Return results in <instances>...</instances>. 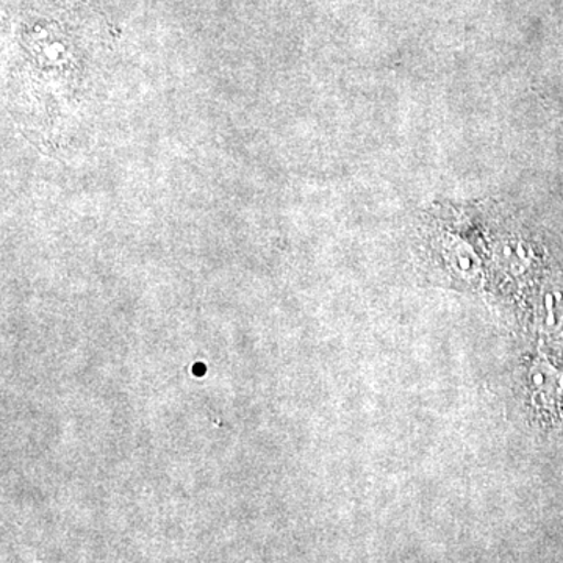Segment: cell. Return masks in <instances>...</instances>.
Instances as JSON below:
<instances>
[{
	"label": "cell",
	"instance_id": "1",
	"mask_svg": "<svg viewBox=\"0 0 563 563\" xmlns=\"http://www.w3.org/2000/svg\"><path fill=\"white\" fill-rule=\"evenodd\" d=\"M196 369H198V372H196V374H202L203 373V366L202 365L196 366Z\"/></svg>",
	"mask_w": 563,
	"mask_h": 563
}]
</instances>
